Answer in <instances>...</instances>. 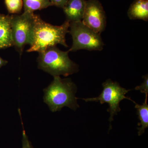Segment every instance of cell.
<instances>
[{"label":"cell","instance_id":"2","mask_svg":"<svg viewBox=\"0 0 148 148\" xmlns=\"http://www.w3.org/2000/svg\"><path fill=\"white\" fill-rule=\"evenodd\" d=\"M77 86L70 78L53 77V80L44 89L43 99L52 112L61 110L64 107L73 110L79 108L75 97Z\"/></svg>","mask_w":148,"mask_h":148},{"label":"cell","instance_id":"9","mask_svg":"<svg viewBox=\"0 0 148 148\" xmlns=\"http://www.w3.org/2000/svg\"><path fill=\"white\" fill-rule=\"evenodd\" d=\"M11 15L0 14V49L13 46Z\"/></svg>","mask_w":148,"mask_h":148},{"label":"cell","instance_id":"13","mask_svg":"<svg viewBox=\"0 0 148 148\" xmlns=\"http://www.w3.org/2000/svg\"><path fill=\"white\" fill-rule=\"evenodd\" d=\"M5 3L9 13L12 14L20 13L23 8V0H5Z\"/></svg>","mask_w":148,"mask_h":148},{"label":"cell","instance_id":"3","mask_svg":"<svg viewBox=\"0 0 148 148\" xmlns=\"http://www.w3.org/2000/svg\"><path fill=\"white\" fill-rule=\"evenodd\" d=\"M69 52L60 50L56 46L47 48L39 53L38 68L53 77H67L77 73L79 66L69 58Z\"/></svg>","mask_w":148,"mask_h":148},{"label":"cell","instance_id":"8","mask_svg":"<svg viewBox=\"0 0 148 148\" xmlns=\"http://www.w3.org/2000/svg\"><path fill=\"white\" fill-rule=\"evenodd\" d=\"M85 5V0H69L63 8L66 21L70 22L82 21Z\"/></svg>","mask_w":148,"mask_h":148},{"label":"cell","instance_id":"14","mask_svg":"<svg viewBox=\"0 0 148 148\" xmlns=\"http://www.w3.org/2000/svg\"><path fill=\"white\" fill-rule=\"evenodd\" d=\"M144 78V82L140 86H136L135 90H140L142 93L145 94V102H147L148 94V75L143 76Z\"/></svg>","mask_w":148,"mask_h":148},{"label":"cell","instance_id":"11","mask_svg":"<svg viewBox=\"0 0 148 148\" xmlns=\"http://www.w3.org/2000/svg\"><path fill=\"white\" fill-rule=\"evenodd\" d=\"M135 108L137 110V114L140 122L138 123V134L140 136L145 132L146 129L148 127V105L147 102H145L142 105L134 103Z\"/></svg>","mask_w":148,"mask_h":148},{"label":"cell","instance_id":"16","mask_svg":"<svg viewBox=\"0 0 148 148\" xmlns=\"http://www.w3.org/2000/svg\"><path fill=\"white\" fill-rule=\"evenodd\" d=\"M53 6L63 8L69 0H49Z\"/></svg>","mask_w":148,"mask_h":148},{"label":"cell","instance_id":"10","mask_svg":"<svg viewBox=\"0 0 148 148\" xmlns=\"http://www.w3.org/2000/svg\"><path fill=\"white\" fill-rule=\"evenodd\" d=\"M127 15L130 19L148 21V0H135L130 7Z\"/></svg>","mask_w":148,"mask_h":148},{"label":"cell","instance_id":"5","mask_svg":"<svg viewBox=\"0 0 148 148\" xmlns=\"http://www.w3.org/2000/svg\"><path fill=\"white\" fill-rule=\"evenodd\" d=\"M34 12L12 14L11 27L13 45L20 56L25 45H30L34 26Z\"/></svg>","mask_w":148,"mask_h":148},{"label":"cell","instance_id":"15","mask_svg":"<svg viewBox=\"0 0 148 148\" xmlns=\"http://www.w3.org/2000/svg\"><path fill=\"white\" fill-rule=\"evenodd\" d=\"M22 148H34L27 136L24 130H23L22 133Z\"/></svg>","mask_w":148,"mask_h":148},{"label":"cell","instance_id":"7","mask_svg":"<svg viewBox=\"0 0 148 148\" xmlns=\"http://www.w3.org/2000/svg\"><path fill=\"white\" fill-rule=\"evenodd\" d=\"M82 22L95 33L100 34L106 27V13L98 0L86 1Z\"/></svg>","mask_w":148,"mask_h":148},{"label":"cell","instance_id":"4","mask_svg":"<svg viewBox=\"0 0 148 148\" xmlns=\"http://www.w3.org/2000/svg\"><path fill=\"white\" fill-rule=\"evenodd\" d=\"M69 28L73 45L69 52L81 49L101 51L103 49L104 44L101 34L86 26L82 21L70 22Z\"/></svg>","mask_w":148,"mask_h":148},{"label":"cell","instance_id":"17","mask_svg":"<svg viewBox=\"0 0 148 148\" xmlns=\"http://www.w3.org/2000/svg\"><path fill=\"white\" fill-rule=\"evenodd\" d=\"M8 63V61L3 59L0 56V69H1L3 66H5Z\"/></svg>","mask_w":148,"mask_h":148},{"label":"cell","instance_id":"6","mask_svg":"<svg viewBox=\"0 0 148 148\" xmlns=\"http://www.w3.org/2000/svg\"><path fill=\"white\" fill-rule=\"evenodd\" d=\"M103 89L99 96L95 98L83 99L86 102H99L101 104L107 103L110 106L107 111L110 115L109 120L110 123V129H111V123L114 120L115 115L121 111L119 104L123 99H128L132 101L130 98L125 96V94L130 91L122 87L117 82H114L110 79L106 80L103 84Z\"/></svg>","mask_w":148,"mask_h":148},{"label":"cell","instance_id":"12","mask_svg":"<svg viewBox=\"0 0 148 148\" xmlns=\"http://www.w3.org/2000/svg\"><path fill=\"white\" fill-rule=\"evenodd\" d=\"M24 12H34L53 6L49 0H23Z\"/></svg>","mask_w":148,"mask_h":148},{"label":"cell","instance_id":"1","mask_svg":"<svg viewBox=\"0 0 148 148\" xmlns=\"http://www.w3.org/2000/svg\"><path fill=\"white\" fill-rule=\"evenodd\" d=\"M69 26L70 22L66 20L61 26L51 25L34 14L32 40L27 52L37 51L39 53L57 44L68 47L66 36L69 33Z\"/></svg>","mask_w":148,"mask_h":148}]
</instances>
